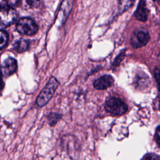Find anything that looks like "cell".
<instances>
[{"instance_id": "ba28073f", "label": "cell", "mask_w": 160, "mask_h": 160, "mask_svg": "<svg viewBox=\"0 0 160 160\" xmlns=\"http://www.w3.org/2000/svg\"><path fill=\"white\" fill-rule=\"evenodd\" d=\"M114 83V79L110 75H104L94 81V87L98 90H104L111 87Z\"/></svg>"}, {"instance_id": "5b68a950", "label": "cell", "mask_w": 160, "mask_h": 160, "mask_svg": "<svg viewBox=\"0 0 160 160\" xmlns=\"http://www.w3.org/2000/svg\"><path fill=\"white\" fill-rule=\"evenodd\" d=\"M149 40V35L144 29L136 30L132 32L130 39V43L134 48H141L145 46Z\"/></svg>"}, {"instance_id": "52a82bcc", "label": "cell", "mask_w": 160, "mask_h": 160, "mask_svg": "<svg viewBox=\"0 0 160 160\" xmlns=\"http://www.w3.org/2000/svg\"><path fill=\"white\" fill-rule=\"evenodd\" d=\"M74 0H63L58 16L59 22L63 23L68 18L73 5Z\"/></svg>"}, {"instance_id": "9a60e30c", "label": "cell", "mask_w": 160, "mask_h": 160, "mask_svg": "<svg viewBox=\"0 0 160 160\" xmlns=\"http://www.w3.org/2000/svg\"><path fill=\"white\" fill-rule=\"evenodd\" d=\"M141 160H160V156L154 153H148L143 156Z\"/></svg>"}, {"instance_id": "277c9868", "label": "cell", "mask_w": 160, "mask_h": 160, "mask_svg": "<svg viewBox=\"0 0 160 160\" xmlns=\"http://www.w3.org/2000/svg\"><path fill=\"white\" fill-rule=\"evenodd\" d=\"M1 26L8 27L11 25L16 21L18 14L15 9L9 5H3L1 8Z\"/></svg>"}, {"instance_id": "8fae6325", "label": "cell", "mask_w": 160, "mask_h": 160, "mask_svg": "<svg viewBox=\"0 0 160 160\" xmlns=\"http://www.w3.org/2000/svg\"><path fill=\"white\" fill-rule=\"evenodd\" d=\"M149 82V77L143 72L136 75L135 82L138 87H146Z\"/></svg>"}, {"instance_id": "ac0fdd59", "label": "cell", "mask_w": 160, "mask_h": 160, "mask_svg": "<svg viewBox=\"0 0 160 160\" xmlns=\"http://www.w3.org/2000/svg\"><path fill=\"white\" fill-rule=\"evenodd\" d=\"M124 56V52H121L119 54V56H117V58H116V59L114 60V63H113V65H114V66H118V65L120 63V62L123 59Z\"/></svg>"}, {"instance_id": "7a4b0ae2", "label": "cell", "mask_w": 160, "mask_h": 160, "mask_svg": "<svg viewBox=\"0 0 160 160\" xmlns=\"http://www.w3.org/2000/svg\"><path fill=\"white\" fill-rule=\"evenodd\" d=\"M104 108L108 112L116 116H121L125 114L128 109L127 104L122 100L114 96L107 98Z\"/></svg>"}, {"instance_id": "ffe728a7", "label": "cell", "mask_w": 160, "mask_h": 160, "mask_svg": "<svg viewBox=\"0 0 160 160\" xmlns=\"http://www.w3.org/2000/svg\"><path fill=\"white\" fill-rule=\"evenodd\" d=\"M155 139L156 142L160 144V125L157 128L155 133Z\"/></svg>"}, {"instance_id": "5bb4252c", "label": "cell", "mask_w": 160, "mask_h": 160, "mask_svg": "<svg viewBox=\"0 0 160 160\" xmlns=\"http://www.w3.org/2000/svg\"><path fill=\"white\" fill-rule=\"evenodd\" d=\"M0 37H1V41H0V47L1 49H3L7 44L8 41V34L4 30H1L0 32Z\"/></svg>"}, {"instance_id": "e0dca14e", "label": "cell", "mask_w": 160, "mask_h": 160, "mask_svg": "<svg viewBox=\"0 0 160 160\" xmlns=\"http://www.w3.org/2000/svg\"><path fill=\"white\" fill-rule=\"evenodd\" d=\"M26 1L32 8H38L40 4V0H26Z\"/></svg>"}, {"instance_id": "2e32d148", "label": "cell", "mask_w": 160, "mask_h": 160, "mask_svg": "<svg viewBox=\"0 0 160 160\" xmlns=\"http://www.w3.org/2000/svg\"><path fill=\"white\" fill-rule=\"evenodd\" d=\"M153 74H154V79L158 84V90L160 91V71L157 68H154V69L153 71Z\"/></svg>"}, {"instance_id": "9c48e42d", "label": "cell", "mask_w": 160, "mask_h": 160, "mask_svg": "<svg viewBox=\"0 0 160 160\" xmlns=\"http://www.w3.org/2000/svg\"><path fill=\"white\" fill-rule=\"evenodd\" d=\"M135 18L141 21L144 22L148 19V9L144 0H141L138 5L137 9L134 13Z\"/></svg>"}, {"instance_id": "4fadbf2b", "label": "cell", "mask_w": 160, "mask_h": 160, "mask_svg": "<svg viewBox=\"0 0 160 160\" xmlns=\"http://www.w3.org/2000/svg\"><path fill=\"white\" fill-rule=\"evenodd\" d=\"M61 117H62V114H61L59 113L51 112L48 116V120L49 124L51 126H54L59 121V120L61 118Z\"/></svg>"}, {"instance_id": "44dd1931", "label": "cell", "mask_w": 160, "mask_h": 160, "mask_svg": "<svg viewBox=\"0 0 160 160\" xmlns=\"http://www.w3.org/2000/svg\"><path fill=\"white\" fill-rule=\"evenodd\" d=\"M159 109H160V101H159Z\"/></svg>"}, {"instance_id": "6da1fadb", "label": "cell", "mask_w": 160, "mask_h": 160, "mask_svg": "<svg viewBox=\"0 0 160 160\" xmlns=\"http://www.w3.org/2000/svg\"><path fill=\"white\" fill-rule=\"evenodd\" d=\"M59 85V81L54 77H51L37 97V105L39 107H42L47 104L54 96Z\"/></svg>"}, {"instance_id": "8992f818", "label": "cell", "mask_w": 160, "mask_h": 160, "mask_svg": "<svg viewBox=\"0 0 160 160\" xmlns=\"http://www.w3.org/2000/svg\"><path fill=\"white\" fill-rule=\"evenodd\" d=\"M17 61L15 59L9 57L1 65V71L4 77H8L14 73L17 70Z\"/></svg>"}, {"instance_id": "30bf717a", "label": "cell", "mask_w": 160, "mask_h": 160, "mask_svg": "<svg viewBox=\"0 0 160 160\" xmlns=\"http://www.w3.org/2000/svg\"><path fill=\"white\" fill-rule=\"evenodd\" d=\"M29 41L21 38L14 43L13 49L18 52H23L29 49Z\"/></svg>"}, {"instance_id": "d6986e66", "label": "cell", "mask_w": 160, "mask_h": 160, "mask_svg": "<svg viewBox=\"0 0 160 160\" xmlns=\"http://www.w3.org/2000/svg\"><path fill=\"white\" fill-rule=\"evenodd\" d=\"M7 5L10 6H18L21 1V0H4Z\"/></svg>"}, {"instance_id": "3957f363", "label": "cell", "mask_w": 160, "mask_h": 160, "mask_svg": "<svg viewBox=\"0 0 160 160\" xmlns=\"http://www.w3.org/2000/svg\"><path fill=\"white\" fill-rule=\"evenodd\" d=\"M16 30L21 34L32 36L36 33L38 27L35 21L30 18H22L16 24Z\"/></svg>"}, {"instance_id": "7c38bea8", "label": "cell", "mask_w": 160, "mask_h": 160, "mask_svg": "<svg viewBox=\"0 0 160 160\" xmlns=\"http://www.w3.org/2000/svg\"><path fill=\"white\" fill-rule=\"evenodd\" d=\"M135 0H119L118 10L121 13L124 12L132 6Z\"/></svg>"}, {"instance_id": "7402d4cb", "label": "cell", "mask_w": 160, "mask_h": 160, "mask_svg": "<svg viewBox=\"0 0 160 160\" xmlns=\"http://www.w3.org/2000/svg\"><path fill=\"white\" fill-rule=\"evenodd\" d=\"M154 1H160V0H154Z\"/></svg>"}]
</instances>
